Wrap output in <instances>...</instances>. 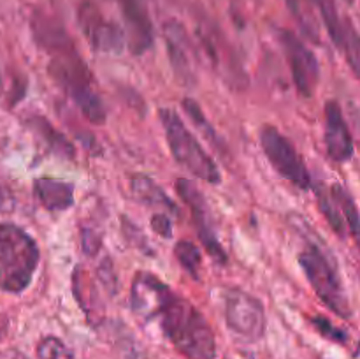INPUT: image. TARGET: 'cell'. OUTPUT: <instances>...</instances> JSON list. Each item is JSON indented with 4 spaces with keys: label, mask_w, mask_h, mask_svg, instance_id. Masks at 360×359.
I'll return each instance as SVG.
<instances>
[{
    "label": "cell",
    "mask_w": 360,
    "mask_h": 359,
    "mask_svg": "<svg viewBox=\"0 0 360 359\" xmlns=\"http://www.w3.org/2000/svg\"><path fill=\"white\" fill-rule=\"evenodd\" d=\"M158 319L165 336L186 359L217 358L213 327L188 299L172 294Z\"/></svg>",
    "instance_id": "6da1fadb"
},
{
    "label": "cell",
    "mask_w": 360,
    "mask_h": 359,
    "mask_svg": "<svg viewBox=\"0 0 360 359\" xmlns=\"http://www.w3.org/2000/svg\"><path fill=\"white\" fill-rule=\"evenodd\" d=\"M49 76L56 84L67 94V97L79 108L84 118L91 123L104 125L108 118V111L95 88L94 76L81 58L76 48L70 51L51 55V62L48 65Z\"/></svg>",
    "instance_id": "7a4b0ae2"
},
{
    "label": "cell",
    "mask_w": 360,
    "mask_h": 359,
    "mask_svg": "<svg viewBox=\"0 0 360 359\" xmlns=\"http://www.w3.org/2000/svg\"><path fill=\"white\" fill-rule=\"evenodd\" d=\"M39 246L35 239L14 224H0V289L20 294L30 285L37 270Z\"/></svg>",
    "instance_id": "3957f363"
},
{
    "label": "cell",
    "mask_w": 360,
    "mask_h": 359,
    "mask_svg": "<svg viewBox=\"0 0 360 359\" xmlns=\"http://www.w3.org/2000/svg\"><path fill=\"white\" fill-rule=\"evenodd\" d=\"M299 264L316 296L336 315L348 319L352 315L350 303L341 282L338 260L330 250L326 248L316 238H309L308 246L299 253Z\"/></svg>",
    "instance_id": "277c9868"
},
{
    "label": "cell",
    "mask_w": 360,
    "mask_h": 359,
    "mask_svg": "<svg viewBox=\"0 0 360 359\" xmlns=\"http://www.w3.org/2000/svg\"><path fill=\"white\" fill-rule=\"evenodd\" d=\"M158 118H160L162 127H164L165 139H167L169 148H171L172 157L176 158L179 165L192 172L197 178L204 180L207 183H220L221 172L218 169L217 162L211 158L199 143L195 136L188 130V127L183 123L178 113L171 108L158 109Z\"/></svg>",
    "instance_id": "5b68a950"
},
{
    "label": "cell",
    "mask_w": 360,
    "mask_h": 359,
    "mask_svg": "<svg viewBox=\"0 0 360 359\" xmlns=\"http://www.w3.org/2000/svg\"><path fill=\"white\" fill-rule=\"evenodd\" d=\"M260 146H262L264 155L271 162L274 171L280 172L283 178H287L297 189H311V176H309L304 162L299 157L297 150L290 143V139L285 134H281L276 127L264 125L260 129Z\"/></svg>",
    "instance_id": "8992f818"
},
{
    "label": "cell",
    "mask_w": 360,
    "mask_h": 359,
    "mask_svg": "<svg viewBox=\"0 0 360 359\" xmlns=\"http://www.w3.org/2000/svg\"><path fill=\"white\" fill-rule=\"evenodd\" d=\"M225 322L241 340L259 341L266 333L262 303L241 289H231L225 294Z\"/></svg>",
    "instance_id": "52a82bcc"
},
{
    "label": "cell",
    "mask_w": 360,
    "mask_h": 359,
    "mask_svg": "<svg viewBox=\"0 0 360 359\" xmlns=\"http://www.w3.org/2000/svg\"><path fill=\"white\" fill-rule=\"evenodd\" d=\"M278 39L285 51L288 67H290L295 90L301 97H311L320 77L319 60L294 32L281 28L278 30Z\"/></svg>",
    "instance_id": "ba28073f"
},
{
    "label": "cell",
    "mask_w": 360,
    "mask_h": 359,
    "mask_svg": "<svg viewBox=\"0 0 360 359\" xmlns=\"http://www.w3.org/2000/svg\"><path fill=\"white\" fill-rule=\"evenodd\" d=\"M77 21L84 37L95 51L118 55L125 48V32L115 21H109L95 4L83 2L77 11Z\"/></svg>",
    "instance_id": "9c48e42d"
},
{
    "label": "cell",
    "mask_w": 360,
    "mask_h": 359,
    "mask_svg": "<svg viewBox=\"0 0 360 359\" xmlns=\"http://www.w3.org/2000/svg\"><path fill=\"white\" fill-rule=\"evenodd\" d=\"M176 192L179 194L183 203H185L186 206L190 208V211H192L197 236H199L200 243H202L204 248L207 250V253H210L218 264L227 263V256H225L224 246H221V243L218 241L217 238L213 222H211L210 206H207L202 192L186 178H179L178 182H176Z\"/></svg>",
    "instance_id": "30bf717a"
},
{
    "label": "cell",
    "mask_w": 360,
    "mask_h": 359,
    "mask_svg": "<svg viewBox=\"0 0 360 359\" xmlns=\"http://www.w3.org/2000/svg\"><path fill=\"white\" fill-rule=\"evenodd\" d=\"M313 2L319 7L330 39L336 48L343 53L352 73L360 81V34L348 18L341 16L333 0H313Z\"/></svg>",
    "instance_id": "8fae6325"
},
{
    "label": "cell",
    "mask_w": 360,
    "mask_h": 359,
    "mask_svg": "<svg viewBox=\"0 0 360 359\" xmlns=\"http://www.w3.org/2000/svg\"><path fill=\"white\" fill-rule=\"evenodd\" d=\"M164 39L167 46L169 62L174 76L183 87L190 88L197 83L195 46L179 21L169 20L164 23Z\"/></svg>",
    "instance_id": "7c38bea8"
},
{
    "label": "cell",
    "mask_w": 360,
    "mask_h": 359,
    "mask_svg": "<svg viewBox=\"0 0 360 359\" xmlns=\"http://www.w3.org/2000/svg\"><path fill=\"white\" fill-rule=\"evenodd\" d=\"M174 291L160 280L157 275L139 271L130 287V306L137 317L144 320L160 317L162 310L172 298Z\"/></svg>",
    "instance_id": "4fadbf2b"
},
{
    "label": "cell",
    "mask_w": 360,
    "mask_h": 359,
    "mask_svg": "<svg viewBox=\"0 0 360 359\" xmlns=\"http://www.w3.org/2000/svg\"><path fill=\"white\" fill-rule=\"evenodd\" d=\"M323 139L329 157L334 162H348L354 157V137L345 120L341 106L336 101H327L326 104V130Z\"/></svg>",
    "instance_id": "5bb4252c"
},
{
    "label": "cell",
    "mask_w": 360,
    "mask_h": 359,
    "mask_svg": "<svg viewBox=\"0 0 360 359\" xmlns=\"http://www.w3.org/2000/svg\"><path fill=\"white\" fill-rule=\"evenodd\" d=\"M30 28L35 42L49 55H58V53L74 49L72 39L65 32L63 25L44 11H35L32 14Z\"/></svg>",
    "instance_id": "9a60e30c"
},
{
    "label": "cell",
    "mask_w": 360,
    "mask_h": 359,
    "mask_svg": "<svg viewBox=\"0 0 360 359\" xmlns=\"http://www.w3.org/2000/svg\"><path fill=\"white\" fill-rule=\"evenodd\" d=\"M34 196L46 210L65 211L74 204V185L55 178H37L34 182Z\"/></svg>",
    "instance_id": "2e32d148"
},
{
    "label": "cell",
    "mask_w": 360,
    "mask_h": 359,
    "mask_svg": "<svg viewBox=\"0 0 360 359\" xmlns=\"http://www.w3.org/2000/svg\"><path fill=\"white\" fill-rule=\"evenodd\" d=\"M130 190L136 196V199L141 201L143 204L153 208H164V210L171 211L172 215H178V208H176L174 201L148 175L136 172V175L130 176Z\"/></svg>",
    "instance_id": "e0dca14e"
},
{
    "label": "cell",
    "mask_w": 360,
    "mask_h": 359,
    "mask_svg": "<svg viewBox=\"0 0 360 359\" xmlns=\"http://www.w3.org/2000/svg\"><path fill=\"white\" fill-rule=\"evenodd\" d=\"M27 127L39 137V139H42V143H44L53 153L58 155V157H76V148L72 146V143H70L60 130H56L44 116H30V118L27 120Z\"/></svg>",
    "instance_id": "ac0fdd59"
},
{
    "label": "cell",
    "mask_w": 360,
    "mask_h": 359,
    "mask_svg": "<svg viewBox=\"0 0 360 359\" xmlns=\"http://www.w3.org/2000/svg\"><path fill=\"white\" fill-rule=\"evenodd\" d=\"M315 197H316V203H319L320 211H322V215L326 217V220L329 222V225L333 227V231L338 232L341 238H345V236H347V231H348L347 220H345V217H343V213H341L338 203L334 201L330 190L323 189V185H316L315 187Z\"/></svg>",
    "instance_id": "d6986e66"
},
{
    "label": "cell",
    "mask_w": 360,
    "mask_h": 359,
    "mask_svg": "<svg viewBox=\"0 0 360 359\" xmlns=\"http://www.w3.org/2000/svg\"><path fill=\"white\" fill-rule=\"evenodd\" d=\"M183 109H185V113H186V115H188V118L193 122V125H195L197 129H199L200 132H202L204 136H206V139L211 141V144H213V146L217 148V150H220V153H227V151H224L225 150V144L221 143L220 136H218L217 130L213 129V125H211V123L207 122V118H206V116H204V113H202V109H200V106L197 104V102L193 101V99L185 97V99H183Z\"/></svg>",
    "instance_id": "ffe728a7"
},
{
    "label": "cell",
    "mask_w": 360,
    "mask_h": 359,
    "mask_svg": "<svg viewBox=\"0 0 360 359\" xmlns=\"http://www.w3.org/2000/svg\"><path fill=\"white\" fill-rule=\"evenodd\" d=\"M174 256L176 259L179 260L183 270H185L193 280H199L202 257H200V250L197 248L195 243L188 241V239H181V241L176 243Z\"/></svg>",
    "instance_id": "44dd1931"
},
{
    "label": "cell",
    "mask_w": 360,
    "mask_h": 359,
    "mask_svg": "<svg viewBox=\"0 0 360 359\" xmlns=\"http://www.w3.org/2000/svg\"><path fill=\"white\" fill-rule=\"evenodd\" d=\"M39 359H76L62 340L55 336H46L37 345Z\"/></svg>",
    "instance_id": "7402d4cb"
},
{
    "label": "cell",
    "mask_w": 360,
    "mask_h": 359,
    "mask_svg": "<svg viewBox=\"0 0 360 359\" xmlns=\"http://www.w3.org/2000/svg\"><path fill=\"white\" fill-rule=\"evenodd\" d=\"M287 4L288 7H290L292 14L297 18L299 25H301V28L304 30V34L311 35L313 41H316V39H319V32H316L315 20L311 18L309 11H304V7H302V0H287Z\"/></svg>",
    "instance_id": "603a6c76"
},
{
    "label": "cell",
    "mask_w": 360,
    "mask_h": 359,
    "mask_svg": "<svg viewBox=\"0 0 360 359\" xmlns=\"http://www.w3.org/2000/svg\"><path fill=\"white\" fill-rule=\"evenodd\" d=\"M101 243L102 238L97 229L88 227V225L81 227V248H83V253H86L88 257H95L101 250Z\"/></svg>",
    "instance_id": "cb8c5ba5"
},
{
    "label": "cell",
    "mask_w": 360,
    "mask_h": 359,
    "mask_svg": "<svg viewBox=\"0 0 360 359\" xmlns=\"http://www.w3.org/2000/svg\"><path fill=\"white\" fill-rule=\"evenodd\" d=\"M311 322H313V326L319 329V333L323 334L326 338H330V340H334V341H340V344L347 341V334H345V331L334 327L333 324H330L327 319H323V317H315Z\"/></svg>",
    "instance_id": "d4e9b609"
},
{
    "label": "cell",
    "mask_w": 360,
    "mask_h": 359,
    "mask_svg": "<svg viewBox=\"0 0 360 359\" xmlns=\"http://www.w3.org/2000/svg\"><path fill=\"white\" fill-rule=\"evenodd\" d=\"M97 277L101 280V284L108 289L109 292H115L116 291V277H115V271H112V263L109 259H104L98 266L97 271Z\"/></svg>",
    "instance_id": "484cf974"
},
{
    "label": "cell",
    "mask_w": 360,
    "mask_h": 359,
    "mask_svg": "<svg viewBox=\"0 0 360 359\" xmlns=\"http://www.w3.org/2000/svg\"><path fill=\"white\" fill-rule=\"evenodd\" d=\"M151 227L157 232L160 238H172V222L169 220L167 215L164 213H155L151 217Z\"/></svg>",
    "instance_id": "4316f807"
},
{
    "label": "cell",
    "mask_w": 360,
    "mask_h": 359,
    "mask_svg": "<svg viewBox=\"0 0 360 359\" xmlns=\"http://www.w3.org/2000/svg\"><path fill=\"white\" fill-rule=\"evenodd\" d=\"M14 210V196L9 187L0 180V213H9Z\"/></svg>",
    "instance_id": "83f0119b"
},
{
    "label": "cell",
    "mask_w": 360,
    "mask_h": 359,
    "mask_svg": "<svg viewBox=\"0 0 360 359\" xmlns=\"http://www.w3.org/2000/svg\"><path fill=\"white\" fill-rule=\"evenodd\" d=\"M348 231H350V234L354 236L355 243H357L359 250H360V217L354 218V220L348 222Z\"/></svg>",
    "instance_id": "f1b7e54d"
},
{
    "label": "cell",
    "mask_w": 360,
    "mask_h": 359,
    "mask_svg": "<svg viewBox=\"0 0 360 359\" xmlns=\"http://www.w3.org/2000/svg\"><path fill=\"white\" fill-rule=\"evenodd\" d=\"M0 359H28V358L18 351H6V352H0Z\"/></svg>",
    "instance_id": "f546056e"
},
{
    "label": "cell",
    "mask_w": 360,
    "mask_h": 359,
    "mask_svg": "<svg viewBox=\"0 0 360 359\" xmlns=\"http://www.w3.org/2000/svg\"><path fill=\"white\" fill-rule=\"evenodd\" d=\"M6 329H7V319H6V317L0 315V336L6 333Z\"/></svg>",
    "instance_id": "4dcf8cb0"
},
{
    "label": "cell",
    "mask_w": 360,
    "mask_h": 359,
    "mask_svg": "<svg viewBox=\"0 0 360 359\" xmlns=\"http://www.w3.org/2000/svg\"><path fill=\"white\" fill-rule=\"evenodd\" d=\"M2 88H4L2 87V77H0V95H2Z\"/></svg>",
    "instance_id": "1f68e13d"
}]
</instances>
